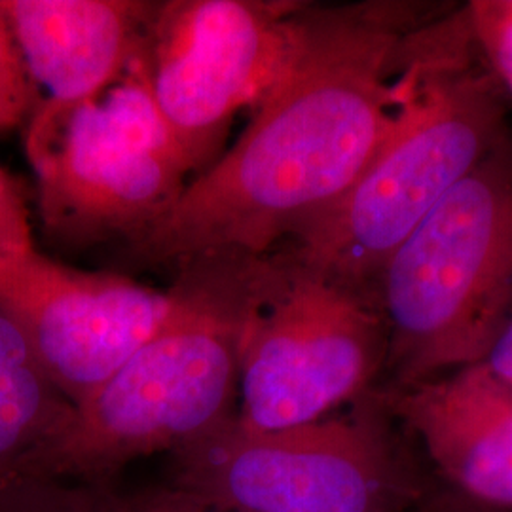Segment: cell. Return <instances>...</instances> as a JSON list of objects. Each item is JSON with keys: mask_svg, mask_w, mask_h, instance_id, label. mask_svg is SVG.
Segmentation results:
<instances>
[{"mask_svg": "<svg viewBox=\"0 0 512 512\" xmlns=\"http://www.w3.org/2000/svg\"><path fill=\"white\" fill-rule=\"evenodd\" d=\"M25 152L37 177L42 230L67 249L135 243L181 198L190 173L154 103L141 55L93 101L40 99Z\"/></svg>", "mask_w": 512, "mask_h": 512, "instance_id": "obj_5", "label": "cell"}, {"mask_svg": "<svg viewBox=\"0 0 512 512\" xmlns=\"http://www.w3.org/2000/svg\"><path fill=\"white\" fill-rule=\"evenodd\" d=\"M173 454V492L207 511L395 512L403 495L370 406L279 431H253L234 416Z\"/></svg>", "mask_w": 512, "mask_h": 512, "instance_id": "obj_7", "label": "cell"}, {"mask_svg": "<svg viewBox=\"0 0 512 512\" xmlns=\"http://www.w3.org/2000/svg\"><path fill=\"white\" fill-rule=\"evenodd\" d=\"M251 256L215 253L177 264L164 327L74 406L40 478L99 484L133 459L177 452L234 418Z\"/></svg>", "mask_w": 512, "mask_h": 512, "instance_id": "obj_3", "label": "cell"}, {"mask_svg": "<svg viewBox=\"0 0 512 512\" xmlns=\"http://www.w3.org/2000/svg\"><path fill=\"white\" fill-rule=\"evenodd\" d=\"M38 101V86L0 16V135L18 128L37 109Z\"/></svg>", "mask_w": 512, "mask_h": 512, "instance_id": "obj_15", "label": "cell"}, {"mask_svg": "<svg viewBox=\"0 0 512 512\" xmlns=\"http://www.w3.org/2000/svg\"><path fill=\"white\" fill-rule=\"evenodd\" d=\"M112 512H207V509L194 505L177 492H162L158 495H141V497H116L110 494Z\"/></svg>", "mask_w": 512, "mask_h": 512, "instance_id": "obj_17", "label": "cell"}, {"mask_svg": "<svg viewBox=\"0 0 512 512\" xmlns=\"http://www.w3.org/2000/svg\"><path fill=\"white\" fill-rule=\"evenodd\" d=\"M298 2H158L141 50L148 88L190 173L222 156L234 116L255 109L287 67Z\"/></svg>", "mask_w": 512, "mask_h": 512, "instance_id": "obj_8", "label": "cell"}, {"mask_svg": "<svg viewBox=\"0 0 512 512\" xmlns=\"http://www.w3.org/2000/svg\"><path fill=\"white\" fill-rule=\"evenodd\" d=\"M73 410L14 319L0 308V484L40 478L44 458Z\"/></svg>", "mask_w": 512, "mask_h": 512, "instance_id": "obj_12", "label": "cell"}, {"mask_svg": "<svg viewBox=\"0 0 512 512\" xmlns=\"http://www.w3.org/2000/svg\"><path fill=\"white\" fill-rule=\"evenodd\" d=\"M35 249L29 207L19 184L0 169V264Z\"/></svg>", "mask_w": 512, "mask_h": 512, "instance_id": "obj_16", "label": "cell"}, {"mask_svg": "<svg viewBox=\"0 0 512 512\" xmlns=\"http://www.w3.org/2000/svg\"><path fill=\"white\" fill-rule=\"evenodd\" d=\"M429 18L395 2L302 4L293 55L236 145L128 247L145 266L268 255L372 164L412 92Z\"/></svg>", "mask_w": 512, "mask_h": 512, "instance_id": "obj_1", "label": "cell"}, {"mask_svg": "<svg viewBox=\"0 0 512 512\" xmlns=\"http://www.w3.org/2000/svg\"><path fill=\"white\" fill-rule=\"evenodd\" d=\"M0 308L76 406L164 327L173 296L124 275L80 272L31 249L0 264Z\"/></svg>", "mask_w": 512, "mask_h": 512, "instance_id": "obj_9", "label": "cell"}, {"mask_svg": "<svg viewBox=\"0 0 512 512\" xmlns=\"http://www.w3.org/2000/svg\"><path fill=\"white\" fill-rule=\"evenodd\" d=\"M0 512H112L99 484L69 486L57 478H16L0 484Z\"/></svg>", "mask_w": 512, "mask_h": 512, "instance_id": "obj_13", "label": "cell"}, {"mask_svg": "<svg viewBox=\"0 0 512 512\" xmlns=\"http://www.w3.org/2000/svg\"><path fill=\"white\" fill-rule=\"evenodd\" d=\"M385 357L374 296L287 251L251 256L238 340L243 427L279 431L323 420L363 397Z\"/></svg>", "mask_w": 512, "mask_h": 512, "instance_id": "obj_6", "label": "cell"}, {"mask_svg": "<svg viewBox=\"0 0 512 512\" xmlns=\"http://www.w3.org/2000/svg\"><path fill=\"white\" fill-rule=\"evenodd\" d=\"M503 95L465 8L431 19L412 92L384 147L348 194L289 239L285 251L374 296L385 260L503 143Z\"/></svg>", "mask_w": 512, "mask_h": 512, "instance_id": "obj_2", "label": "cell"}, {"mask_svg": "<svg viewBox=\"0 0 512 512\" xmlns=\"http://www.w3.org/2000/svg\"><path fill=\"white\" fill-rule=\"evenodd\" d=\"M374 300L395 387L482 363L512 317V150L501 143L385 260Z\"/></svg>", "mask_w": 512, "mask_h": 512, "instance_id": "obj_4", "label": "cell"}, {"mask_svg": "<svg viewBox=\"0 0 512 512\" xmlns=\"http://www.w3.org/2000/svg\"><path fill=\"white\" fill-rule=\"evenodd\" d=\"M484 363L503 384L512 387V317L507 321L505 329L497 336L494 346L490 349Z\"/></svg>", "mask_w": 512, "mask_h": 512, "instance_id": "obj_18", "label": "cell"}, {"mask_svg": "<svg viewBox=\"0 0 512 512\" xmlns=\"http://www.w3.org/2000/svg\"><path fill=\"white\" fill-rule=\"evenodd\" d=\"M465 12L480 54L512 97V0H473Z\"/></svg>", "mask_w": 512, "mask_h": 512, "instance_id": "obj_14", "label": "cell"}, {"mask_svg": "<svg viewBox=\"0 0 512 512\" xmlns=\"http://www.w3.org/2000/svg\"><path fill=\"white\" fill-rule=\"evenodd\" d=\"M158 2L0 0V16L46 99L93 101L143 50Z\"/></svg>", "mask_w": 512, "mask_h": 512, "instance_id": "obj_11", "label": "cell"}, {"mask_svg": "<svg viewBox=\"0 0 512 512\" xmlns=\"http://www.w3.org/2000/svg\"><path fill=\"white\" fill-rule=\"evenodd\" d=\"M384 404L459 492L512 507V387L484 361L393 389Z\"/></svg>", "mask_w": 512, "mask_h": 512, "instance_id": "obj_10", "label": "cell"}]
</instances>
